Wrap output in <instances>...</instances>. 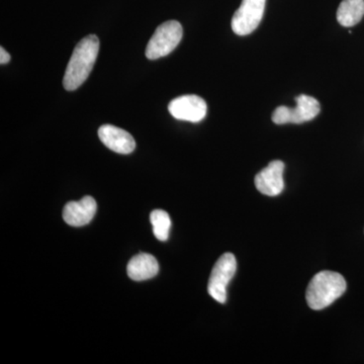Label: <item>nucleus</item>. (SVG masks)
Wrapping results in <instances>:
<instances>
[{
    "label": "nucleus",
    "mask_w": 364,
    "mask_h": 364,
    "mask_svg": "<svg viewBox=\"0 0 364 364\" xmlns=\"http://www.w3.org/2000/svg\"><path fill=\"white\" fill-rule=\"evenodd\" d=\"M284 163L280 160H274L268 164L267 168L261 170L256 174V188L262 195L277 196L280 195L284 188Z\"/></svg>",
    "instance_id": "8"
},
{
    "label": "nucleus",
    "mask_w": 364,
    "mask_h": 364,
    "mask_svg": "<svg viewBox=\"0 0 364 364\" xmlns=\"http://www.w3.org/2000/svg\"><path fill=\"white\" fill-rule=\"evenodd\" d=\"M129 277L136 282L153 279L159 272V264L154 256L139 253L134 256L127 267Z\"/></svg>",
    "instance_id": "11"
},
{
    "label": "nucleus",
    "mask_w": 364,
    "mask_h": 364,
    "mask_svg": "<svg viewBox=\"0 0 364 364\" xmlns=\"http://www.w3.org/2000/svg\"><path fill=\"white\" fill-rule=\"evenodd\" d=\"M183 35L181 23L168 21L163 23L155 31L146 48V57L156 60L167 56L178 46Z\"/></svg>",
    "instance_id": "3"
},
{
    "label": "nucleus",
    "mask_w": 364,
    "mask_h": 364,
    "mask_svg": "<svg viewBox=\"0 0 364 364\" xmlns=\"http://www.w3.org/2000/svg\"><path fill=\"white\" fill-rule=\"evenodd\" d=\"M237 270V260L234 254L225 253L218 259L208 280V291L220 304L226 303L227 287Z\"/></svg>",
    "instance_id": "5"
},
{
    "label": "nucleus",
    "mask_w": 364,
    "mask_h": 364,
    "mask_svg": "<svg viewBox=\"0 0 364 364\" xmlns=\"http://www.w3.org/2000/svg\"><path fill=\"white\" fill-rule=\"evenodd\" d=\"M9 61H11V55L4 48H0V63L1 65L9 63Z\"/></svg>",
    "instance_id": "14"
},
{
    "label": "nucleus",
    "mask_w": 364,
    "mask_h": 364,
    "mask_svg": "<svg viewBox=\"0 0 364 364\" xmlns=\"http://www.w3.org/2000/svg\"><path fill=\"white\" fill-rule=\"evenodd\" d=\"M150 221L152 223L153 232L159 241H166L168 239L171 220L168 213L162 210H155L151 213Z\"/></svg>",
    "instance_id": "13"
},
{
    "label": "nucleus",
    "mask_w": 364,
    "mask_h": 364,
    "mask_svg": "<svg viewBox=\"0 0 364 364\" xmlns=\"http://www.w3.org/2000/svg\"><path fill=\"white\" fill-rule=\"evenodd\" d=\"M364 16V0H343L337 11V21L343 26L358 25Z\"/></svg>",
    "instance_id": "12"
},
{
    "label": "nucleus",
    "mask_w": 364,
    "mask_h": 364,
    "mask_svg": "<svg viewBox=\"0 0 364 364\" xmlns=\"http://www.w3.org/2000/svg\"><path fill=\"white\" fill-rule=\"evenodd\" d=\"M97 202L91 196H85L79 202L67 203L63 210L64 221L72 227H82L90 224L97 213Z\"/></svg>",
    "instance_id": "10"
},
{
    "label": "nucleus",
    "mask_w": 364,
    "mask_h": 364,
    "mask_svg": "<svg viewBox=\"0 0 364 364\" xmlns=\"http://www.w3.org/2000/svg\"><path fill=\"white\" fill-rule=\"evenodd\" d=\"M170 114L179 121L200 123L207 116V102L198 95H182L168 105Z\"/></svg>",
    "instance_id": "7"
},
{
    "label": "nucleus",
    "mask_w": 364,
    "mask_h": 364,
    "mask_svg": "<svg viewBox=\"0 0 364 364\" xmlns=\"http://www.w3.org/2000/svg\"><path fill=\"white\" fill-rule=\"evenodd\" d=\"M296 107L294 109L279 107L272 114V122L277 124H303L312 121L321 111V105L316 98L301 95L296 98Z\"/></svg>",
    "instance_id": "4"
},
{
    "label": "nucleus",
    "mask_w": 364,
    "mask_h": 364,
    "mask_svg": "<svg viewBox=\"0 0 364 364\" xmlns=\"http://www.w3.org/2000/svg\"><path fill=\"white\" fill-rule=\"evenodd\" d=\"M98 51L100 40L95 35L87 36L76 45L63 78L66 90H77L85 82L97 61Z\"/></svg>",
    "instance_id": "1"
},
{
    "label": "nucleus",
    "mask_w": 364,
    "mask_h": 364,
    "mask_svg": "<svg viewBox=\"0 0 364 364\" xmlns=\"http://www.w3.org/2000/svg\"><path fill=\"white\" fill-rule=\"evenodd\" d=\"M100 141L119 154H130L136 148L135 139L128 132L112 124H104L98 130Z\"/></svg>",
    "instance_id": "9"
},
{
    "label": "nucleus",
    "mask_w": 364,
    "mask_h": 364,
    "mask_svg": "<svg viewBox=\"0 0 364 364\" xmlns=\"http://www.w3.org/2000/svg\"><path fill=\"white\" fill-rule=\"evenodd\" d=\"M267 0H242L240 7L232 18L233 32L238 36H247L258 28L264 14Z\"/></svg>",
    "instance_id": "6"
},
{
    "label": "nucleus",
    "mask_w": 364,
    "mask_h": 364,
    "mask_svg": "<svg viewBox=\"0 0 364 364\" xmlns=\"http://www.w3.org/2000/svg\"><path fill=\"white\" fill-rule=\"evenodd\" d=\"M346 289V282L340 273L324 270L311 279L306 289V303L314 311L323 310L341 298Z\"/></svg>",
    "instance_id": "2"
}]
</instances>
